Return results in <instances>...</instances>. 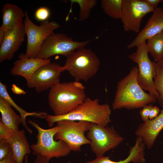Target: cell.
Instances as JSON below:
<instances>
[{
	"mask_svg": "<svg viewBox=\"0 0 163 163\" xmlns=\"http://www.w3.org/2000/svg\"><path fill=\"white\" fill-rule=\"evenodd\" d=\"M63 66L56 62H50L39 68L27 82V86L34 88L37 93L50 89L60 82Z\"/></svg>",
	"mask_w": 163,
	"mask_h": 163,
	"instance_id": "7c38bea8",
	"label": "cell"
},
{
	"mask_svg": "<svg viewBox=\"0 0 163 163\" xmlns=\"http://www.w3.org/2000/svg\"><path fill=\"white\" fill-rule=\"evenodd\" d=\"M154 10L144 0H123L120 19L124 30L138 33L143 18Z\"/></svg>",
	"mask_w": 163,
	"mask_h": 163,
	"instance_id": "8fae6325",
	"label": "cell"
},
{
	"mask_svg": "<svg viewBox=\"0 0 163 163\" xmlns=\"http://www.w3.org/2000/svg\"><path fill=\"white\" fill-rule=\"evenodd\" d=\"M163 129V108L157 117L141 124L135 131V134L142 139L148 148L150 149Z\"/></svg>",
	"mask_w": 163,
	"mask_h": 163,
	"instance_id": "2e32d148",
	"label": "cell"
},
{
	"mask_svg": "<svg viewBox=\"0 0 163 163\" xmlns=\"http://www.w3.org/2000/svg\"><path fill=\"white\" fill-rule=\"evenodd\" d=\"M153 107L152 104H149L143 107L140 111L141 119L144 122H146L149 120L150 112Z\"/></svg>",
	"mask_w": 163,
	"mask_h": 163,
	"instance_id": "f1b7e54d",
	"label": "cell"
},
{
	"mask_svg": "<svg viewBox=\"0 0 163 163\" xmlns=\"http://www.w3.org/2000/svg\"><path fill=\"white\" fill-rule=\"evenodd\" d=\"M111 111L108 104H101L97 98L92 100L86 97L70 112L58 116L47 114L45 119L50 127L53 126L57 122L63 120L85 121L106 127L111 121Z\"/></svg>",
	"mask_w": 163,
	"mask_h": 163,
	"instance_id": "3957f363",
	"label": "cell"
},
{
	"mask_svg": "<svg viewBox=\"0 0 163 163\" xmlns=\"http://www.w3.org/2000/svg\"><path fill=\"white\" fill-rule=\"evenodd\" d=\"M147 46L148 53L154 61L158 62L163 59V31L147 40Z\"/></svg>",
	"mask_w": 163,
	"mask_h": 163,
	"instance_id": "7402d4cb",
	"label": "cell"
},
{
	"mask_svg": "<svg viewBox=\"0 0 163 163\" xmlns=\"http://www.w3.org/2000/svg\"><path fill=\"white\" fill-rule=\"evenodd\" d=\"M26 35L23 21L12 29L6 31L5 37L0 47V62L10 60L24 40Z\"/></svg>",
	"mask_w": 163,
	"mask_h": 163,
	"instance_id": "4fadbf2b",
	"label": "cell"
},
{
	"mask_svg": "<svg viewBox=\"0 0 163 163\" xmlns=\"http://www.w3.org/2000/svg\"><path fill=\"white\" fill-rule=\"evenodd\" d=\"M157 63L158 66L154 78V84L155 90L159 94L163 107V66Z\"/></svg>",
	"mask_w": 163,
	"mask_h": 163,
	"instance_id": "d4e9b609",
	"label": "cell"
},
{
	"mask_svg": "<svg viewBox=\"0 0 163 163\" xmlns=\"http://www.w3.org/2000/svg\"><path fill=\"white\" fill-rule=\"evenodd\" d=\"M67 163H72L71 161H69Z\"/></svg>",
	"mask_w": 163,
	"mask_h": 163,
	"instance_id": "8d00e7d4",
	"label": "cell"
},
{
	"mask_svg": "<svg viewBox=\"0 0 163 163\" xmlns=\"http://www.w3.org/2000/svg\"><path fill=\"white\" fill-rule=\"evenodd\" d=\"M145 144L142 139L137 137L134 145L130 148L129 156L125 159L118 161L110 160L108 156L97 157L92 161H87L86 163H145L144 148Z\"/></svg>",
	"mask_w": 163,
	"mask_h": 163,
	"instance_id": "e0dca14e",
	"label": "cell"
},
{
	"mask_svg": "<svg viewBox=\"0 0 163 163\" xmlns=\"http://www.w3.org/2000/svg\"><path fill=\"white\" fill-rule=\"evenodd\" d=\"M162 9V8L159 7L155 9L145 27L127 46V49L136 47L139 44L146 41L163 30Z\"/></svg>",
	"mask_w": 163,
	"mask_h": 163,
	"instance_id": "5bb4252c",
	"label": "cell"
},
{
	"mask_svg": "<svg viewBox=\"0 0 163 163\" xmlns=\"http://www.w3.org/2000/svg\"><path fill=\"white\" fill-rule=\"evenodd\" d=\"M136 51L129 55V58L137 64L139 72L137 80L142 89L155 96L162 107L159 95L155 90L153 79L156 75L158 65L149 58L146 41L139 44Z\"/></svg>",
	"mask_w": 163,
	"mask_h": 163,
	"instance_id": "8992f818",
	"label": "cell"
},
{
	"mask_svg": "<svg viewBox=\"0 0 163 163\" xmlns=\"http://www.w3.org/2000/svg\"><path fill=\"white\" fill-rule=\"evenodd\" d=\"M162 13H163V8H162Z\"/></svg>",
	"mask_w": 163,
	"mask_h": 163,
	"instance_id": "74e56055",
	"label": "cell"
},
{
	"mask_svg": "<svg viewBox=\"0 0 163 163\" xmlns=\"http://www.w3.org/2000/svg\"><path fill=\"white\" fill-rule=\"evenodd\" d=\"M87 137L91 142V149L96 157L103 156L107 152L117 147L123 138L112 127H105L92 123Z\"/></svg>",
	"mask_w": 163,
	"mask_h": 163,
	"instance_id": "9c48e42d",
	"label": "cell"
},
{
	"mask_svg": "<svg viewBox=\"0 0 163 163\" xmlns=\"http://www.w3.org/2000/svg\"><path fill=\"white\" fill-rule=\"evenodd\" d=\"M145 2L152 7L155 9L157 8L158 4L163 2V0H144Z\"/></svg>",
	"mask_w": 163,
	"mask_h": 163,
	"instance_id": "1f68e13d",
	"label": "cell"
},
{
	"mask_svg": "<svg viewBox=\"0 0 163 163\" xmlns=\"http://www.w3.org/2000/svg\"><path fill=\"white\" fill-rule=\"evenodd\" d=\"M11 150V145L7 140H0V160L7 157Z\"/></svg>",
	"mask_w": 163,
	"mask_h": 163,
	"instance_id": "4316f807",
	"label": "cell"
},
{
	"mask_svg": "<svg viewBox=\"0 0 163 163\" xmlns=\"http://www.w3.org/2000/svg\"><path fill=\"white\" fill-rule=\"evenodd\" d=\"M71 4L76 3L80 7L79 20L84 21L88 18L91 10L96 5V0H70Z\"/></svg>",
	"mask_w": 163,
	"mask_h": 163,
	"instance_id": "cb8c5ba5",
	"label": "cell"
},
{
	"mask_svg": "<svg viewBox=\"0 0 163 163\" xmlns=\"http://www.w3.org/2000/svg\"><path fill=\"white\" fill-rule=\"evenodd\" d=\"M25 17L23 10L17 5L7 3L2 8V23L0 28L7 31L13 29Z\"/></svg>",
	"mask_w": 163,
	"mask_h": 163,
	"instance_id": "d6986e66",
	"label": "cell"
},
{
	"mask_svg": "<svg viewBox=\"0 0 163 163\" xmlns=\"http://www.w3.org/2000/svg\"><path fill=\"white\" fill-rule=\"evenodd\" d=\"M13 131L0 120V140H8L12 135Z\"/></svg>",
	"mask_w": 163,
	"mask_h": 163,
	"instance_id": "83f0119b",
	"label": "cell"
},
{
	"mask_svg": "<svg viewBox=\"0 0 163 163\" xmlns=\"http://www.w3.org/2000/svg\"><path fill=\"white\" fill-rule=\"evenodd\" d=\"M63 66L76 81L87 82L98 72L100 61L95 53L91 49L83 47L76 50L66 57Z\"/></svg>",
	"mask_w": 163,
	"mask_h": 163,
	"instance_id": "277c9868",
	"label": "cell"
},
{
	"mask_svg": "<svg viewBox=\"0 0 163 163\" xmlns=\"http://www.w3.org/2000/svg\"><path fill=\"white\" fill-rule=\"evenodd\" d=\"M157 62L159 65L163 66V59L161 61Z\"/></svg>",
	"mask_w": 163,
	"mask_h": 163,
	"instance_id": "d590c367",
	"label": "cell"
},
{
	"mask_svg": "<svg viewBox=\"0 0 163 163\" xmlns=\"http://www.w3.org/2000/svg\"><path fill=\"white\" fill-rule=\"evenodd\" d=\"M137 66L132 68L129 73L118 82L115 97L112 104L114 110L143 108L156 103V97L145 92L138 83Z\"/></svg>",
	"mask_w": 163,
	"mask_h": 163,
	"instance_id": "6da1fadb",
	"label": "cell"
},
{
	"mask_svg": "<svg viewBox=\"0 0 163 163\" xmlns=\"http://www.w3.org/2000/svg\"><path fill=\"white\" fill-rule=\"evenodd\" d=\"M50 14L49 9L46 7H42L38 8L36 11L35 17L37 20L43 22L46 21Z\"/></svg>",
	"mask_w": 163,
	"mask_h": 163,
	"instance_id": "484cf974",
	"label": "cell"
},
{
	"mask_svg": "<svg viewBox=\"0 0 163 163\" xmlns=\"http://www.w3.org/2000/svg\"><path fill=\"white\" fill-rule=\"evenodd\" d=\"M0 112L1 114L0 120L5 125L14 132L19 130V125L22 123L21 116L15 113L10 104L1 97Z\"/></svg>",
	"mask_w": 163,
	"mask_h": 163,
	"instance_id": "ffe728a7",
	"label": "cell"
},
{
	"mask_svg": "<svg viewBox=\"0 0 163 163\" xmlns=\"http://www.w3.org/2000/svg\"><path fill=\"white\" fill-rule=\"evenodd\" d=\"M6 35V31L0 27V46L4 40Z\"/></svg>",
	"mask_w": 163,
	"mask_h": 163,
	"instance_id": "836d02e7",
	"label": "cell"
},
{
	"mask_svg": "<svg viewBox=\"0 0 163 163\" xmlns=\"http://www.w3.org/2000/svg\"><path fill=\"white\" fill-rule=\"evenodd\" d=\"M46 159L40 155H37L33 163H49Z\"/></svg>",
	"mask_w": 163,
	"mask_h": 163,
	"instance_id": "d6a6232c",
	"label": "cell"
},
{
	"mask_svg": "<svg viewBox=\"0 0 163 163\" xmlns=\"http://www.w3.org/2000/svg\"><path fill=\"white\" fill-rule=\"evenodd\" d=\"M7 141L11 145L16 163H23L25 156L31 152L24 130L14 132Z\"/></svg>",
	"mask_w": 163,
	"mask_h": 163,
	"instance_id": "ac0fdd59",
	"label": "cell"
},
{
	"mask_svg": "<svg viewBox=\"0 0 163 163\" xmlns=\"http://www.w3.org/2000/svg\"><path fill=\"white\" fill-rule=\"evenodd\" d=\"M0 97H2L6 100L20 114L22 120L21 124L29 133L32 134L33 131L27 126L26 119L27 116H33L41 118H45L47 114L44 112H27L18 105L9 96L7 89L6 85L0 82Z\"/></svg>",
	"mask_w": 163,
	"mask_h": 163,
	"instance_id": "44dd1931",
	"label": "cell"
},
{
	"mask_svg": "<svg viewBox=\"0 0 163 163\" xmlns=\"http://www.w3.org/2000/svg\"><path fill=\"white\" fill-rule=\"evenodd\" d=\"M50 62V59H43L37 57L29 58L25 53H21L18 59L14 62L10 73L14 76H22L27 82L39 68Z\"/></svg>",
	"mask_w": 163,
	"mask_h": 163,
	"instance_id": "9a60e30c",
	"label": "cell"
},
{
	"mask_svg": "<svg viewBox=\"0 0 163 163\" xmlns=\"http://www.w3.org/2000/svg\"><path fill=\"white\" fill-rule=\"evenodd\" d=\"M24 25L27 42L25 54L29 58H36L41 44L46 38L59 28L60 25L54 21H46L39 26L35 24L29 18L26 10L24 11Z\"/></svg>",
	"mask_w": 163,
	"mask_h": 163,
	"instance_id": "30bf717a",
	"label": "cell"
},
{
	"mask_svg": "<svg viewBox=\"0 0 163 163\" xmlns=\"http://www.w3.org/2000/svg\"><path fill=\"white\" fill-rule=\"evenodd\" d=\"M85 88L79 82H59L50 89L48 100L54 115L60 116L73 110L87 97Z\"/></svg>",
	"mask_w": 163,
	"mask_h": 163,
	"instance_id": "7a4b0ae2",
	"label": "cell"
},
{
	"mask_svg": "<svg viewBox=\"0 0 163 163\" xmlns=\"http://www.w3.org/2000/svg\"><path fill=\"white\" fill-rule=\"evenodd\" d=\"M123 0H102L101 6L104 12L110 17L120 19Z\"/></svg>",
	"mask_w": 163,
	"mask_h": 163,
	"instance_id": "603a6c76",
	"label": "cell"
},
{
	"mask_svg": "<svg viewBox=\"0 0 163 163\" xmlns=\"http://www.w3.org/2000/svg\"><path fill=\"white\" fill-rule=\"evenodd\" d=\"M59 131L55 135L56 140H62L66 143L71 151H81V146L90 144V140L85 135L91 123L85 121L63 120L57 122Z\"/></svg>",
	"mask_w": 163,
	"mask_h": 163,
	"instance_id": "52a82bcc",
	"label": "cell"
},
{
	"mask_svg": "<svg viewBox=\"0 0 163 163\" xmlns=\"http://www.w3.org/2000/svg\"><path fill=\"white\" fill-rule=\"evenodd\" d=\"M91 40L83 42L73 40L62 33H54L48 36L41 44L36 57L43 59L60 55L67 57L76 50L84 47Z\"/></svg>",
	"mask_w": 163,
	"mask_h": 163,
	"instance_id": "ba28073f",
	"label": "cell"
},
{
	"mask_svg": "<svg viewBox=\"0 0 163 163\" xmlns=\"http://www.w3.org/2000/svg\"><path fill=\"white\" fill-rule=\"evenodd\" d=\"M24 163H29L27 155L25 156L24 158Z\"/></svg>",
	"mask_w": 163,
	"mask_h": 163,
	"instance_id": "e575fe53",
	"label": "cell"
},
{
	"mask_svg": "<svg viewBox=\"0 0 163 163\" xmlns=\"http://www.w3.org/2000/svg\"></svg>",
	"mask_w": 163,
	"mask_h": 163,
	"instance_id": "f35d334b",
	"label": "cell"
},
{
	"mask_svg": "<svg viewBox=\"0 0 163 163\" xmlns=\"http://www.w3.org/2000/svg\"><path fill=\"white\" fill-rule=\"evenodd\" d=\"M160 111L158 107L153 106L150 112L149 117V119L151 120L157 117L160 113Z\"/></svg>",
	"mask_w": 163,
	"mask_h": 163,
	"instance_id": "4dcf8cb0",
	"label": "cell"
},
{
	"mask_svg": "<svg viewBox=\"0 0 163 163\" xmlns=\"http://www.w3.org/2000/svg\"><path fill=\"white\" fill-rule=\"evenodd\" d=\"M27 122L35 128L38 132L37 143L30 146L33 155H40L45 158L49 162L53 158L65 157L70 153L71 150L66 143L60 140H56L54 139L55 135L59 130L57 125L45 129L31 120Z\"/></svg>",
	"mask_w": 163,
	"mask_h": 163,
	"instance_id": "5b68a950",
	"label": "cell"
},
{
	"mask_svg": "<svg viewBox=\"0 0 163 163\" xmlns=\"http://www.w3.org/2000/svg\"><path fill=\"white\" fill-rule=\"evenodd\" d=\"M0 163H16L12 149L10 152L7 157L0 160Z\"/></svg>",
	"mask_w": 163,
	"mask_h": 163,
	"instance_id": "f546056e",
	"label": "cell"
}]
</instances>
